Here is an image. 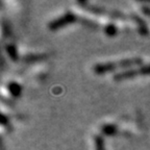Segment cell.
<instances>
[{"mask_svg": "<svg viewBox=\"0 0 150 150\" xmlns=\"http://www.w3.org/2000/svg\"><path fill=\"white\" fill-rule=\"evenodd\" d=\"M95 149L96 150H105L104 149V142L102 137L96 136L95 137Z\"/></svg>", "mask_w": 150, "mask_h": 150, "instance_id": "277c9868", "label": "cell"}, {"mask_svg": "<svg viewBox=\"0 0 150 150\" xmlns=\"http://www.w3.org/2000/svg\"><path fill=\"white\" fill-rule=\"evenodd\" d=\"M6 49H7V53L12 56V59H17V54H16V50H15L14 47H13V46H7Z\"/></svg>", "mask_w": 150, "mask_h": 150, "instance_id": "8992f818", "label": "cell"}, {"mask_svg": "<svg viewBox=\"0 0 150 150\" xmlns=\"http://www.w3.org/2000/svg\"><path fill=\"white\" fill-rule=\"evenodd\" d=\"M105 33L110 37H112V35H115L117 33V29H116L115 26L112 25H108V27L105 28Z\"/></svg>", "mask_w": 150, "mask_h": 150, "instance_id": "5b68a950", "label": "cell"}, {"mask_svg": "<svg viewBox=\"0 0 150 150\" xmlns=\"http://www.w3.org/2000/svg\"><path fill=\"white\" fill-rule=\"evenodd\" d=\"M142 64V59L140 57H134V59H126L118 62H108V63L97 64L94 67V72L96 74H104L106 72H110L116 69L120 68H128L132 66Z\"/></svg>", "mask_w": 150, "mask_h": 150, "instance_id": "6da1fadb", "label": "cell"}, {"mask_svg": "<svg viewBox=\"0 0 150 150\" xmlns=\"http://www.w3.org/2000/svg\"><path fill=\"white\" fill-rule=\"evenodd\" d=\"M8 89L11 91V93L14 95V96H19L20 95V92H21V88L19 84H17L16 82H12V83L8 86Z\"/></svg>", "mask_w": 150, "mask_h": 150, "instance_id": "3957f363", "label": "cell"}, {"mask_svg": "<svg viewBox=\"0 0 150 150\" xmlns=\"http://www.w3.org/2000/svg\"><path fill=\"white\" fill-rule=\"evenodd\" d=\"M74 21H75L74 15L71 14V13H67V14L52 20V21L48 24V28L51 29V30H57V29L64 27V26L68 25V24H70V23H73Z\"/></svg>", "mask_w": 150, "mask_h": 150, "instance_id": "7a4b0ae2", "label": "cell"}, {"mask_svg": "<svg viewBox=\"0 0 150 150\" xmlns=\"http://www.w3.org/2000/svg\"><path fill=\"white\" fill-rule=\"evenodd\" d=\"M103 131L105 134H112L115 131V127L112 125H106L105 127H103Z\"/></svg>", "mask_w": 150, "mask_h": 150, "instance_id": "52a82bcc", "label": "cell"}]
</instances>
